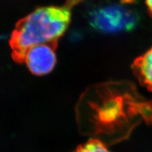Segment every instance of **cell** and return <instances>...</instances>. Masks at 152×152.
I'll use <instances>...</instances> for the list:
<instances>
[{"label":"cell","instance_id":"obj_1","mask_svg":"<svg viewBox=\"0 0 152 152\" xmlns=\"http://www.w3.org/2000/svg\"><path fill=\"white\" fill-rule=\"evenodd\" d=\"M72 9L66 4L62 7H39L19 20L10 41L14 60L22 64L26 51L31 47L57 44L69 26Z\"/></svg>","mask_w":152,"mask_h":152},{"label":"cell","instance_id":"obj_2","mask_svg":"<svg viewBox=\"0 0 152 152\" xmlns=\"http://www.w3.org/2000/svg\"><path fill=\"white\" fill-rule=\"evenodd\" d=\"M137 20V16L134 12L118 5L99 8L89 14L91 26L96 30L104 32L132 30Z\"/></svg>","mask_w":152,"mask_h":152},{"label":"cell","instance_id":"obj_3","mask_svg":"<svg viewBox=\"0 0 152 152\" xmlns=\"http://www.w3.org/2000/svg\"><path fill=\"white\" fill-rule=\"evenodd\" d=\"M56 45L45 43L31 47L26 51L23 63L35 75L42 76L50 73L56 64Z\"/></svg>","mask_w":152,"mask_h":152},{"label":"cell","instance_id":"obj_4","mask_svg":"<svg viewBox=\"0 0 152 152\" xmlns=\"http://www.w3.org/2000/svg\"><path fill=\"white\" fill-rule=\"evenodd\" d=\"M131 68L140 84L152 92V46L133 61Z\"/></svg>","mask_w":152,"mask_h":152},{"label":"cell","instance_id":"obj_5","mask_svg":"<svg viewBox=\"0 0 152 152\" xmlns=\"http://www.w3.org/2000/svg\"><path fill=\"white\" fill-rule=\"evenodd\" d=\"M74 152H111L103 142L97 139H91L79 146Z\"/></svg>","mask_w":152,"mask_h":152},{"label":"cell","instance_id":"obj_6","mask_svg":"<svg viewBox=\"0 0 152 152\" xmlns=\"http://www.w3.org/2000/svg\"><path fill=\"white\" fill-rule=\"evenodd\" d=\"M145 3L149 15L152 18V0H145Z\"/></svg>","mask_w":152,"mask_h":152},{"label":"cell","instance_id":"obj_7","mask_svg":"<svg viewBox=\"0 0 152 152\" xmlns=\"http://www.w3.org/2000/svg\"><path fill=\"white\" fill-rule=\"evenodd\" d=\"M83 0H66L65 4H68L70 7L74 8L75 5L79 4L80 2H82Z\"/></svg>","mask_w":152,"mask_h":152}]
</instances>
